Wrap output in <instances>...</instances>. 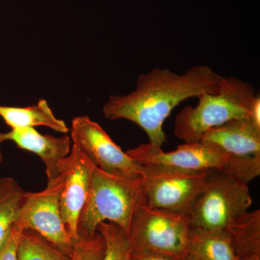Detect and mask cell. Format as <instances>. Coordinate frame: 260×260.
<instances>
[{"label":"cell","instance_id":"6da1fadb","mask_svg":"<svg viewBox=\"0 0 260 260\" xmlns=\"http://www.w3.org/2000/svg\"><path fill=\"white\" fill-rule=\"evenodd\" d=\"M224 77L205 65L184 74L168 68H155L140 75L136 88L124 95H112L103 107L105 118L126 119L144 130L149 143L161 147L167 143L164 121L180 103L202 94L220 91Z\"/></svg>","mask_w":260,"mask_h":260},{"label":"cell","instance_id":"7a4b0ae2","mask_svg":"<svg viewBox=\"0 0 260 260\" xmlns=\"http://www.w3.org/2000/svg\"><path fill=\"white\" fill-rule=\"evenodd\" d=\"M196 107L186 106L176 117L174 135L184 143H198L208 129L234 119L251 118L256 96L251 84L223 78L220 91L198 97Z\"/></svg>","mask_w":260,"mask_h":260},{"label":"cell","instance_id":"3957f363","mask_svg":"<svg viewBox=\"0 0 260 260\" xmlns=\"http://www.w3.org/2000/svg\"><path fill=\"white\" fill-rule=\"evenodd\" d=\"M141 203V181L116 177L95 166L86 202L78 220L79 237L94 235L103 222L116 224L127 234L133 213Z\"/></svg>","mask_w":260,"mask_h":260},{"label":"cell","instance_id":"277c9868","mask_svg":"<svg viewBox=\"0 0 260 260\" xmlns=\"http://www.w3.org/2000/svg\"><path fill=\"white\" fill-rule=\"evenodd\" d=\"M189 229L188 215L141 203L133 213L126 235L132 252L154 253L186 260Z\"/></svg>","mask_w":260,"mask_h":260},{"label":"cell","instance_id":"5b68a950","mask_svg":"<svg viewBox=\"0 0 260 260\" xmlns=\"http://www.w3.org/2000/svg\"><path fill=\"white\" fill-rule=\"evenodd\" d=\"M252 205L248 184L212 170L206 186L188 214L189 225L208 231H226Z\"/></svg>","mask_w":260,"mask_h":260},{"label":"cell","instance_id":"8992f818","mask_svg":"<svg viewBox=\"0 0 260 260\" xmlns=\"http://www.w3.org/2000/svg\"><path fill=\"white\" fill-rule=\"evenodd\" d=\"M126 153L144 167H157L183 172L216 170L234 179L237 156L230 155L218 145L198 142L184 143L174 151L166 153L161 147L148 143L126 150Z\"/></svg>","mask_w":260,"mask_h":260},{"label":"cell","instance_id":"52a82bcc","mask_svg":"<svg viewBox=\"0 0 260 260\" xmlns=\"http://www.w3.org/2000/svg\"><path fill=\"white\" fill-rule=\"evenodd\" d=\"M143 167V204L186 215L204 190L212 171L183 172L161 167Z\"/></svg>","mask_w":260,"mask_h":260},{"label":"cell","instance_id":"ba28073f","mask_svg":"<svg viewBox=\"0 0 260 260\" xmlns=\"http://www.w3.org/2000/svg\"><path fill=\"white\" fill-rule=\"evenodd\" d=\"M71 139L103 172L129 180H142L143 166L123 152L107 132L88 116H76L73 119Z\"/></svg>","mask_w":260,"mask_h":260},{"label":"cell","instance_id":"9c48e42d","mask_svg":"<svg viewBox=\"0 0 260 260\" xmlns=\"http://www.w3.org/2000/svg\"><path fill=\"white\" fill-rule=\"evenodd\" d=\"M61 188L62 181L58 177L48 181L44 190L25 191L17 223L23 229L37 232L70 256L75 242L67 231L61 216L59 203Z\"/></svg>","mask_w":260,"mask_h":260},{"label":"cell","instance_id":"30bf717a","mask_svg":"<svg viewBox=\"0 0 260 260\" xmlns=\"http://www.w3.org/2000/svg\"><path fill=\"white\" fill-rule=\"evenodd\" d=\"M94 167L93 162L74 144L69 155L59 165V177L62 181L59 201L61 216L74 242L80 238L78 220L88 197Z\"/></svg>","mask_w":260,"mask_h":260},{"label":"cell","instance_id":"8fae6325","mask_svg":"<svg viewBox=\"0 0 260 260\" xmlns=\"http://www.w3.org/2000/svg\"><path fill=\"white\" fill-rule=\"evenodd\" d=\"M13 142L18 148L37 154L46 167L48 181L59 177L61 160L69 155L71 140L68 135L54 137L42 135L35 128L12 129L8 133H0V141Z\"/></svg>","mask_w":260,"mask_h":260},{"label":"cell","instance_id":"7c38bea8","mask_svg":"<svg viewBox=\"0 0 260 260\" xmlns=\"http://www.w3.org/2000/svg\"><path fill=\"white\" fill-rule=\"evenodd\" d=\"M200 141L218 145L232 155H260V126L251 118L234 119L208 129Z\"/></svg>","mask_w":260,"mask_h":260},{"label":"cell","instance_id":"4fadbf2b","mask_svg":"<svg viewBox=\"0 0 260 260\" xmlns=\"http://www.w3.org/2000/svg\"><path fill=\"white\" fill-rule=\"evenodd\" d=\"M191 260H240L227 231L190 227L188 257Z\"/></svg>","mask_w":260,"mask_h":260},{"label":"cell","instance_id":"5bb4252c","mask_svg":"<svg viewBox=\"0 0 260 260\" xmlns=\"http://www.w3.org/2000/svg\"><path fill=\"white\" fill-rule=\"evenodd\" d=\"M0 117L12 129L44 126L65 134L70 131L66 123L54 115L49 104L44 99H40L37 104L30 107L0 106Z\"/></svg>","mask_w":260,"mask_h":260},{"label":"cell","instance_id":"9a60e30c","mask_svg":"<svg viewBox=\"0 0 260 260\" xmlns=\"http://www.w3.org/2000/svg\"><path fill=\"white\" fill-rule=\"evenodd\" d=\"M226 231L239 259L260 256V210L246 212L233 221Z\"/></svg>","mask_w":260,"mask_h":260},{"label":"cell","instance_id":"2e32d148","mask_svg":"<svg viewBox=\"0 0 260 260\" xmlns=\"http://www.w3.org/2000/svg\"><path fill=\"white\" fill-rule=\"evenodd\" d=\"M25 193L13 178H0V249L18 221Z\"/></svg>","mask_w":260,"mask_h":260},{"label":"cell","instance_id":"e0dca14e","mask_svg":"<svg viewBox=\"0 0 260 260\" xmlns=\"http://www.w3.org/2000/svg\"><path fill=\"white\" fill-rule=\"evenodd\" d=\"M17 258L18 260H70L69 255L30 229H23L20 234Z\"/></svg>","mask_w":260,"mask_h":260},{"label":"cell","instance_id":"ac0fdd59","mask_svg":"<svg viewBox=\"0 0 260 260\" xmlns=\"http://www.w3.org/2000/svg\"><path fill=\"white\" fill-rule=\"evenodd\" d=\"M97 232L105 241V254L103 260H130L132 249L125 232L116 224L103 222Z\"/></svg>","mask_w":260,"mask_h":260},{"label":"cell","instance_id":"d6986e66","mask_svg":"<svg viewBox=\"0 0 260 260\" xmlns=\"http://www.w3.org/2000/svg\"><path fill=\"white\" fill-rule=\"evenodd\" d=\"M105 241L99 232L90 237H80L75 242L70 260H103Z\"/></svg>","mask_w":260,"mask_h":260},{"label":"cell","instance_id":"ffe728a7","mask_svg":"<svg viewBox=\"0 0 260 260\" xmlns=\"http://www.w3.org/2000/svg\"><path fill=\"white\" fill-rule=\"evenodd\" d=\"M23 230L17 223L13 226L9 237L0 249V260H18L17 251L19 239Z\"/></svg>","mask_w":260,"mask_h":260},{"label":"cell","instance_id":"44dd1931","mask_svg":"<svg viewBox=\"0 0 260 260\" xmlns=\"http://www.w3.org/2000/svg\"><path fill=\"white\" fill-rule=\"evenodd\" d=\"M130 260H178L150 252H132Z\"/></svg>","mask_w":260,"mask_h":260},{"label":"cell","instance_id":"7402d4cb","mask_svg":"<svg viewBox=\"0 0 260 260\" xmlns=\"http://www.w3.org/2000/svg\"><path fill=\"white\" fill-rule=\"evenodd\" d=\"M1 144L2 142L0 141V168H1L2 164H3V152H2Z\"/></svg>","mask_w":260,"mask_h":260},{"label":"cell","instance_id":"603a6c76","mask_svg":"<svg viewBox=\"0 0 260 260\" xmlns=\"http://www.w3.org/2000/svg\"><path fill=\"white\" fill-rule=\"evenodd\" d=\"M242 260H260V256H255V257L248 258V259Z\"/></svg>","mask_w":260,"mask_h":260},{"label":"cell","instance_id":"cb8c5ba5","mask_svg":"<svg viewBox=\"0 0 260 260\" xmlns=\"http://www.w3.org/2000/svg\"><path fill=\"white\" fill-rule=\"evenodd\" d=\"M186 260H191V259H189V258H187V259H186Z\"/></svg>","mask_w":260,"mask_h":260}]
</instances>
